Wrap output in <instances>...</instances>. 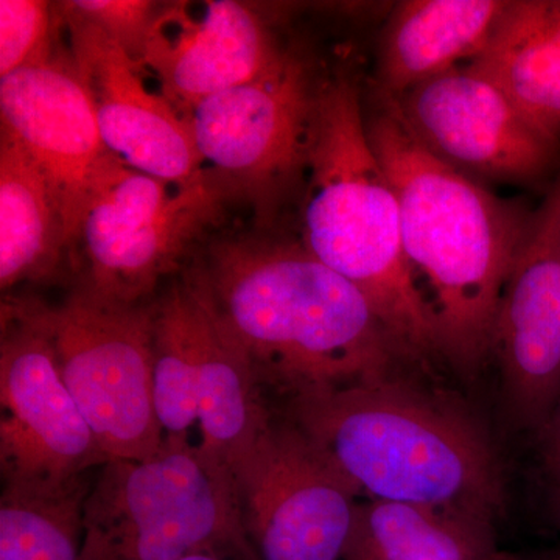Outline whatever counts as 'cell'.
Wrapping results in <instances>:
<instances>
[{"label": "cell", "mask_w": 560, "mask_h": 560, "mask_svg": "<svg viewBox=\"0 0 560 560\" xmlns=\"http://www.w3.org/2000/svg\"><path fill=\"white\" fill-rule=\"evenodd\" d=\"M368 138L400 206L401 243L429 304L440 357L464 377L490 359L493 320L533 212L430 153L396 98L375 92Z\"/></svg>", "instance_id": "1"}, {"label": "cell", "mask_w": 560, "mask_h": 560, "mask_svg": "<svg viewBox=\"0 0 560 560\" xmlns=\"http://www.w3.org/2000/svg\"><path fill=\"white\" fill-rule=\"evenodd\" d=\"M198 270L260 386L341 388L388 377L399 359L368 298L302 243L220 241Z\"/></svg>", "instance_id": "2"}, {"label": "cell", "mask_w": 560, "mask_h": 560, "mask_svg": "<svg viewBox=\"0 0 560 560\" xmlns=\"http://www.w3.org/2000/svg\"><path fill=\"white\" fill-rule=\"evenodd\" d=\"M287 419L364 500L458 512L495 525L503 477L492 442L451 400L396 381L289 397Z\"/></svg>", "instance_id": "3"}, {"label": "cell", "mask_w": 560, "mask_h": 560, "mask_svg": "<svg viewBox=\"0 0 560 560\" xmlns=\"http://www.w3.org/2000/svg\"><path fill=\"white\" fill-rule=\"evenodd\" d=\"M302 197V245L368 298L400 359H441L429 304L404 253L400 206L368 138L359 83L318 81Z\"/></svg>", "instance_id": "4"}, {"label": "cell", "mask_w": 560, "mask_h": 560, "mask_svg": "<svg viewBox=\"0 0 560 560\" xmlns=\"http://www.w3.org/2000/svg\"><path fill=\"white\" fill-rule=\"evenodd\" d=\"M81 560H257L230 469L189 434L143 459L108 460L83 504Z\"/></svg>", "instance_id": "5"}, {"label": "cell", "mask_w": 560, "mask_h": 560, "mask_svg": "<svg viewBox=\"0 0 560 560\" xmlns=\"http://www.w3.org/2000/svg\"><path fill=\"white\" fill-rule=\"evenodd\" d=\"M230 189L212 173L167 183L116 160L95 184L77 231L81 290L117 304H143L208 228Z\"/></svg>", "instance_id": "6"}, {"label": "cell", "mask_w": 560, "mask_h": 560, "mask_svg": "<svg viewBox=\"0 0 560 560\" xmlns=\"http://www.w3.org/2000/svg\"><path fill=\"white\" fill-rule=\"evenodd\" d=\"M108 463L62 378L44 304L9 301L0 340L3 489L69 492Z\"/></svg>", "instance_id": "7"}, {"label": "cell", "mask_w": 560, "mask_h": 560, "mask_svg": "<svg viewBox=\"0 0 560 560\" xmlns=\"http://www.w3.org/2000/svg\"><path fill=\"white\" fill-rule=\"evenodd\" d=\"M58 364L108 460L143 459L164 431L154 410L153 304H117L77 290L44 305Z\"/></svg>", "instance_id": "8"}, {"label": "cell", "mask_w": 560, "mask_h": 560, "mask_svg": "<svg viewBox=\"0 0 560 560\" xmlns=\"http://www.w3.org/2000/svg\"><path fill=\"white\" fill-rule=\"evenodd\" d=\"M316 90L311 69L287 54L260 79L206 98L187 119L206 171L265 223L307 173Z\"/></svg>", "instance_id": "9"}, {"label": "cell", "mask_w": 560, "mask_h": 560, "mask_svg": "<svg viewBox=\"0 0 560 560\" xmlns=\"http://www.w3.org/2000/svg\"><path fill=\"white\" fill-rule=\"evenodd\" d=\"M257 560H345L360 495L289 419H272L232 467Z\"/></svg>", "instance_id": "10"}, {"label": "cell", "mask_w": 560, "mask_h": 560, "mask_svg": "<svg viewBox=\"0 0 560 560\" xmlns=\"http://www.w3.org/2000/svg\"><path fill=\"white\" fill-rule=\"evenodd\" d=\"M396 101L419 142L477 183H537L559 160V140L467 66L423 81Z\"/></svg>", "instance_id": "11"}, {"label": "cell", "mask_w": 560, "mask_h": 560, "mask_svg": "<svg viewBox=\"0 0 560 560\" xmlns=\"http://www.w3.org/2000/svg\"><path fill=\"white\" fill-rule=\"evenodd\" d=\"M495 357L510 411L523 429H544L560 399V180L533 217L493 320Z\"/></svg>", "instance_id": "12"}, {"label": "cell", "mask_w": 560, "mask_h": 560, "mask_svg": "<svg viewBox=\"0 0 560 560\" xmlns=\"http://www.w3.org/2000/svg\"><path fill=\"white\" fill-rule=\"evenodd\" d=\"M58 14L68 28L69 54L109 153L167 183H191L208 175L189 124L161 92L151 90L142 66L102 28Z\"/></svg>", "instance_id": "13"}, {"label": "cell", "mask_w": 560, "mask_h": 560, "mask_svg": "<svg viewBox=\"0 0 560 560\" xmlns=\"http://www.w3.org/2000/svg\"><path fill=\"white\" fill-rule=\"evenodd\" d=\"M0 116L2 130L27 150L49 179L70 248L95 184L117 160L103 143L70 54L51 55L0 79Z\"/></svg>", "instance_id": "14"}, {"label": "cell", "mask_w": 560, "mask_h": 560, "mask_svg": "<svg viewBox=\"0 0 560 560\" xmlns=\"http://www.w3.org/2000/svg\"><path fill=\"white\" fill-rule=\"evenodd\" d=\"M287 54L256 11L234 0H208L160 10L139 65L187 121L206 98L260 79Z\"/></svg>", "instance_id": "15"}, {"label": "cell", "mask_w": 560, "mask_h": 560, "mask_svg": "<svg viewBox=\"0 0 560 560\" xmlns=\"http://www.w3.org/2000/svg\"><path fill=\"white\" fill-rule=\"evenodd\" d=\"M506 7L504 0L397 3L378 50L377 91L399 98L423 81L458 69L463 61H474Z\"/></svg>", "instance_id": "16"}, {"label": "cell", "mask_w": 560, "mask_h": 560, "mask_svg": "<svg viewBox=\"0 0 560 560\" xmlns=\"http://www.w3.org/2000/svg\"><path fill=\"white\" fill-rule=\"evenodd\" d=\"M467 68L497 84L560 142V0L508 2L485 49Z\"/></svg>", "instance_id": "17"}, {"label": "cell", "mask_w": 560, "mask_h": 560, "mask_svg": "<svg viewBox=\"0 0 560 560\" xmlns=\"http://www.w3.org/2000/svg\"><path fill=\"white\" fill-rule=\"evenodd\" d=\"M68 248L65 219L49 179L9 131L0 132V287L38 282Z\"/></svg>", "instance_id": "18"}, {"label": "cell", "mask_w": 560, "mask_h": 560, "mask_svg": "<svg viewBox=\"0 0 560 560\" xmlns=\"http://www.w3.org/2000/svg\"><path fill=\"white\" fill-rule=\"evenodd\" d=\"M345 560H515L493 523L394 501L361 500Z\"/></svg>", "instance_id": "19"}, {"label": "cell", "mask_w": 560, "mask_h": 560, "mask_svg": "<svg viewBox=\"0 0 560 560\" xmlns=\"http://www.w3.org/2000/svg\"><path fill=\"white\" fill-rule=\"evenodd\" d=\"M206 290L198 383L200 444L231 471L268 425L271 415L261 399L253 364L221 318L208 283Z\"/></svg>", "instance_id": "20"}, {"label": "cell", "mask_w": 560, "mask_h": 560, "mask_svg": "<svg viewBox=\"0 0 560 560\" xmlns=\"http://www.w3.org/2000/svg\"><path fill=\"white\" fill-rule=\"evenodd\" d=\"M206 301L205 279L195 268L153 304L154 410L164 434H189L198 423Z\"/></svg>", "instance_id": "21"}, {"label": "cell", "mask_w": 560, "mask_h": 560, "mask_svg": "<svg viewBox=\"0 0 560 560\" xmlns=\"http://www.w3.org/2000/svg\"><path fill=\"white\" fill-rule=\"evenodd\" d=\"M90 486L54 495L2 489L0 560H81Z\"/></svg>", "instance_id": "22"}, {"label": "cell", "mask_w": 560, "mask_h": 560, "mask_svg": "<svg viewBox=\"0 0 560 560\" xmlns=\"http://www.w3.org/2000/svg\"><path fill=\"white\" fill-rule=\"evenodd\" d=\"M54 14L40 0H0V79L49 60Z\"/></svg>", "instance_id": "23"}, {"label": "cell", "mask_w": 560, "mask_h": 560, "mask_svg": "<svg viewBox=\"0 0 560 560\" xmlns=\"http://www.w3.org/2000/svg\"><path fill=\"white\" fill-rule=\"evenodd\" d=\"M57 10L65 16L102 28L138 62L151 25L160 13L156 3L145 0H75L58 3Z\"/></svg>", "instance_id": "24"}, {"label": "cell", "mask_w": 560, "mask_h": 560, "mask_svg": "<svg viewBox=\"0 0 560 560\" xmlns=\"http://www.w3.org/2000/svg\"><path fill=\"white\" fill-rule=\"evenodd\" d=\"M541 440V459L545 475L550 482L552 499L558 511L560 523V399L552 410L550 419L539 433Z\"/></svg>", "instance_id": "25"}, {"label": "cell", "mask_w": 560, "mask_h": 560, "mask_svg": "<svg viewBox=\"0 0 560 560\" xmlns=\"http://www.w3.org/2000/svg\"><path fill=\"white\" fill-rule=\"evenodd\" d=\"M180 560H224V559L219 558V556L198 555V556H190V558L180 559Z\"/></svg>", "instance_id": "26"}, {"label": "cell", "mask_w": 560, "mask_h": 560, "mask_svg": "<svg viewBox=\"0 0 560 560\" xmlns=\"http://www.w3.org/2000/svg\"><path fill=\"white\" fill-rule=\"evenodd\" d=\"M515 560H560V558H522V556H515Z\"/></svg>", "instance_id": "27"}, {"label": "cell", "mask_w": 560, "mask_h": 560, "mask_svg": "<svg viewBox=\"0 0 560 560\" xmlns=\"http://www.w3.org/2000/svg\"><path fill=\"white\" fill-rule=\"evenodd\" d=\"M559 180H560V176H559Z\"/></svg>", "instance_id": "28"}]
</instances>
